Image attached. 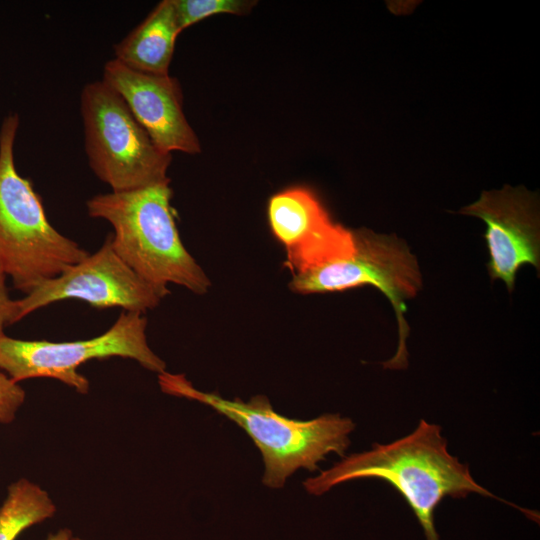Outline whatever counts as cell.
Returning a JSON list of instances; mask_svg holds the SVG:
<instances>
[{
	"instance_id": "1",
	"label": "cell",
	"mask_w": 540,
	"mask_h": 540,
	"mask_svg": "<svg viewBox=\"0 0 540 540\" xmlns=\"http://www.w3.org/2000/svg\"><path fill=\"white\" fill-rule=\"evenodd\" d=\"M357 479H380L392 485L411 508L426 540H440L434 513L446 497L459 499L476 493L512 505L535 521L539 519L536 512L507 502L479 485L469 465L448 452L441 427L424 419L409 435L344 456L330 469L306 479L303 485L308 493L320 496L338 484Z\"/></svg>"
},
{
	"instance_id": "2",
	"label": "cell",
	"mask_w": 540,
	"mask_h": 540,
	"mask_svg": "<svg viewBox=\"0 0 540 540\" xmlns=\"http://www.w3.org/2000/svg\"><path fill=\"white\" fill-rule=\"evenodd\" d=\"M169 182L95 195L86 202L87 212L111 225L115 253L141 278L205 294L211 282L180 238Z\"/></svg>"
},
{
	"instance_id": "3",
	"label": "cell",
	"mask_w": 540,
	"mask_h": 540,
	"mask_svg": "<svg viewBox=\"0 0 540 540\" xmlns=\"http://www.w3.org/2000/svg\"><path fill=\"white\" fill-rule=\"evenodd\" d=\"M158 383L164 393L208 405L244 429L262 454V481L271 488H282L299 468L317 470L318 463L329 453L344 457L355 428L350 418L339 414H324L307 421L287 418L275 412L263 395L244 402L202 392L182 374L165 371L158 374Z\"/></svg>"
},
{
	"instance_id": "4",
	"label": "cell",
	"mask_w": 540,
	"mask_h": 540,
	"mask_svg": "<svg viewBox=\"0 0 540 540\" xmlns=\"http://www.w3.org/2000/svg\"><path fill=\"white\" fill-rule=\"evenodd\" d=\"M19 123L18 114L10 113L0 127V266L26 295L89 252L52 226L32 183L17 171Z\"/></svg>"
},
{
	"instance_id": "5",
	"label": "cell",
	"mask_w": 540,
	"mask_h": 540,
	"mask_svg": "<svg viewBox=\"0 0 540 540\" xmlns=\"http://www.w3.org/2000/svg\"><path fill=\"white\" fill-rule=\"evenodd\" d=\"M80 111L89 166L112 192L170 181L172 155L152 141L121 96L102 79L84 86Z\"/></svg>"
},
{
	"instance_id": "6",
	"label": "cell",
	"mask_w": 540,
	"mask_h": 540,
	"mask_svg": "<svg viewBox=\"0 0 540 540\" xmlns=\"http://www.w3.org/2000/svg\"><path fill=\"white\" fill-rule=\"evenodd\" d=\"M147 319L139 312L123 311L103 334L86 340L51 342L0 338V369L20 382L31 378H51L81 394L89 390L88 379L78 367L89 360L121 357L133 359L158 374L166 363L149 347Z\"/></svg>"
},
{
	"instance_id": "7",
	"label": "cell",
	"mask_w": 540,
	"mask_h": 540,
	"mask_svg": "<svg viewBox=\"0 0 540 540\" xmlns=\"http://www.w3.org/2000/svg\"><path fill=\"white\" fill-rule=\"evenodd\" d=\"M353 253L337 261L293 274L290 288L297 293L313 294L342 291L372 285L393 305L399 326V345L385 368L407 366L406 338L409 327L404 319L405 300L416 295L421 286L415 257L398 238L376 234L368 229L353 231Z\"/></svg>"
},
{
	"instance_id": "8",
	"label": "cell",
	"mask_w": 540,
	"mask_h": 540,
	"mask_svg": "<svg viewBox=\"0 0 540 540\" xmlns=\"http://www.w3.org/2000/svg\"><path fill=\"white\" fill-rule=\"evenodd\" d=\"M170 293L135 273L114 251L110 235L94 253L58 276L38 285L14 301V323L52 303L76 299L103 310L119 307L125 312L156 308Z\"/></svg>"
},
{
	"instance_id": "9",
	"label": "cell",
	"mask_w": 540,
	"mask_h": 540,
	"mask_svg": "<svg viewBox=\"0 0 540 540\" xmlns=\"http://www.w3.org/2000/svg\"><path fill=\"white\" fill-rule=\"evenodd\" d=\"M267 212L293 274L344 259L354 251L353 231L334 223L307 188L291 187L274 194Z\"/></svg>"
},
{
	"instance_id": "10",
	"label": "cell",
	"mask_w": 540,
	"mask_h": 540,
	"mask_svg": "<svg viewBox=\"0 0 540 540\" xmlns=\"http://www.w3.org/2000/svg\"><path fill=\"white\" fill-rule=\"evenodd\" d=\"M102 80L121 96L161 150L170 154L200 152V142L184 114L182 89L175 77L138 72L113 58L105 63Z\"/></svg>"
},
{
	"instance_id": "11",
	"label": "cell",
	"mask_w": 540,
	"mask_h": 540,
	"mask_svg": "<svg viewBox=\"0 0 540 540\" xmlns=\"http://www.w3.org/2000/svg\"><path fill=\"white\" fill-rule=\"evenodd\" d=\"M462 213L479 217L487 224L485 238L492 279H501L512 291L522 265L539 268L536 199L526 189L506 186L499 191H485Z\"/></svg>"
},
{
	"instance_id": "12",
	"label": "cell",
	"mask_w": 540,
	"mask_h": 540,
	"mask_svg": "<svg viewBox=\"0 0 540 540\" xmlns=\"http://www.w3.org/2000/svg\"><path fill=\"white\" fill-rule=\"evenodd\" d=\"M181 32L173 0H163L114 45V59L138 72L168 75L176 39Z\"/></svg>"
},
{
	"instance_id": "13",
	"label": "cell",
	"mask_w": 540,
	"mask_h": 540,
	"mask_svg": "<svg viewBox=\"0 0 540 540\" xmlns=\"http://www.w3.org/2000/svg\"><path fill=\"white\" fill-rule=\"evenodd\" d=\"M56 506L37 484L21 478L8 487L0 506V540H15L25 529L54 516Z\"/></svg>"
},
{
	"instance_id": "14",
	"label": "cell",
	"mask_w": 540,
	"mask_h": 540,
	"mask_svg": "<svg viewBox=\"0 0 540 540\" xmlns=\"http://www.w3.org/2000/svg\"><path fill=\"white\" fill-rule=\"evenodd\" d=\"M256 3L252 0H173L177 21L182 31L212 15H246Z\"/></svg>"
},
{
	"instance_id": "15",
	"label": "cell",
	"mask_w": 540,
	"mask_h": 540,
	"mask_svg": "<svg viewBox=\"0 0 540 540\" xmlns=\"http://www.w3.org/2000/svg\"><path fill=\"white\" fill-rule=\"evenodd\" d=\"M24 400V389L0 369V424L11 423Z\"/></svg>"
},
{
	"instance_id": "16",
	"label": "cell",
	"mask_w": 540,
	"mask_h": 540,
	"mask_svg": "<svg viewBox=\"0 0 540 540\" xmlns=\"http://www.w3.org/2000/svg\"><path fill=\"white\" fill-rule=\"evenodd\" d=\"M7 278V275L0 266V338L5 335V327L14 324L15 300L10 298Z\"/></svg>"
},
{
	"instance_id": "17",
	"label": "cell",
	"mask_w": 540,
	"mask_h": 540,
	"mask_svg": "<svg viewBox=\"0 0 540 540\" xmlns=\"http://www.w3.org/2000/svg\"><path fill=\"white\" fill-rule=\"evenodd\" d=\"M45 540H84L80 537H74L69 528H61L55 533L49 534Z\"/></svg>"
}]
</instances>
